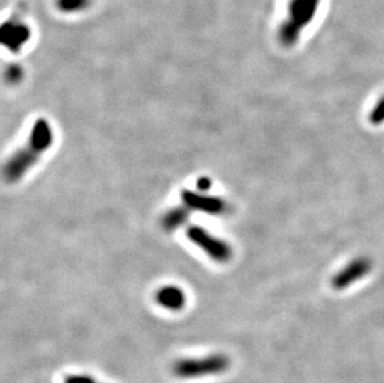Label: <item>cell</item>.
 <instances>
[{
	"label": "cell",
	"instance_id": "obj_1",
	"mask_svg": "<svg viewBox=\"0 0 384 383\" xmlns=\"http://www.w3.org/2000/svg\"><path fill=\"white\" fill-rule=\"evenodd\" d=\"M54 133L50 125L44 118L36 120L31 128L30 135L23 149H18L6 162L4 174L11 183L23 178L28 169L31 168L41 154L50 147Z\"/></svg>",
	"mask_w": 384,
	"mask_h": 383
},
{
	"label": "cell",
	"instance_id": "obj_2",
	"mask_svg": "<svg viewBox=\"0 0 384 383\" xmlns=\"http://www.w3.org/2000/svg\"><path fill=\"white\" fill-rule=\"evenodd\" d=\"M322 0H288L286 16L278 29V42L283 47H293L319 16Z\"/></svg>",
	"mask_w": 384,
	"mask_h": 383
},
{
	"label": "cell",
	"instance_id": "obj_3",
	"mask_svg": "<svg viewBox=\"0 0 384 383\" xmlns=\"http://www.w3.org/2000/svg\"><path fill=\"white\" fill-rule=\"evenodd\" d=\"M230 367V360L224 353H214L202 358H184L173 365V373L179 378H197L219 375Z\"/></svg>",
	"mask_w": 384,
	"mask_h": 383
},
{
	"label": "cell",
	"instance_id": "obj_4",
	"mask_svg": "<svg viewBox=\"0 0 384 383\" xmlns=\"http://www.w3.org/2000/svg\"><path fill=\"white\" fill-rule=\"evenodd\" d=\"M187 236L189 241L205 251L214 261L225 263L232 258V248L227 246L225 241L218 239L202 227L192 225L191 228H188Z\"/></svg>",
	"mask_w": 384,
	"mask_h": 383
},
{
	"label": "cell",
	"instance_id": "obj_5",
	"mask_svg": "<svg viewBox=\"0 0 384 383\" xmlns=\"http://www.w3.org/2000/svg\"><path fill=\"white\" fill-rule=\"evenodd\" d=\"M372 268H373V263L366 256L354 258L334 274L331 281L332 287L336 290H344L349 286L354 285L359 280H362L364 276L368 275Z\"/></svg>",
	"mask_w": 384,
	"mask_h": 383
},
{
	"label": "cell",
	"instance_id": "obj_6",
	"mask_svg": "<svg viewBox=\"0 0 384 383\" xmlns=\"http://www.w3.org/2000/svg\"><path fill=\"white\" fill-rule=\"evenodd\" d=\"M30 36L29 26L23 21L11 19L1 26V44L14 54L21 52Z\"/></svg>",
	"mask_w": 384,
	"mask_h": 383
},
{
	"label": "cell",
	"instance_id": "obj_7",
	"mask_svg": "<svg viewBox=\"0 0 384 383\" xmlns=\"http://www.w3.org/2000/svg\"><path fill=\"white\" fill-rule=\"evenodd\" d=\"M181 197L184 205L191 210H199L208 215H222L227 210L225 202L222 198L213 195H203L184 189Z\"/></svg>",
	"mask_w": 384,
	"mask_h": 383
},
{
	"label": "cell",
	"instance_id": "obj_8",
	"mask_svg": "<svg viewBox=\"0 0 384 383\" xmlns=\"http://www.w3.org/2000/svg\"><path fill=\"white\" fill-rule=\"evenodd\" d=\"M156 302L164 309L178 311L186 305V295L177 286H164L156 294Z\"/></svg>",
	"mask_w": 384,
	"mask_h": 383
},
{
	"label": "cell",
	"instance_id": "obj_9",
	"mask_svg": "<svg viewBox=\"0 0 384 383\" xmlns=\"http://www.w3.org/2000/svg\"><path fill=\"white\" fill-rule=\"evenodd\" d=\"M191 215L188 207H177L167 212L162 219V225L168 231L177 229L178 227L184 224Z\"/></svg>",
	"mask_w": 384,
	"mask_h": 383
},
{
	"label": "cell",
	"instance_id": "obj_10",
	"mask_svg": "<svg viewBox=\"0 0 384 383\" xmlns=\"http://www.w3.org/2000/svg\"><path fill=\"white\" fill-rule=\"evenodd\" d=\"M91 4V0H55L57 11L64 14H75L86 11Z\"/></svg>",
	"mask_w": 384,
	"mask_h": 383
},
{
	"label": "cell",
	"instance_id": "obj_11",
	"mask_svg": "<svg viewBox=\"0 0 384 383\" xmlns=\"http://www.w3.org/2000/svg\"><path fill=\"white\" fill-rule=\"evenodd\" d=\"M369 122L374 126H380L384 123V95L377 100L369 113Z\"/></svg>",
	"mask_w": 384,
	"mask_h": 383
},
{
	"label": "cell",
	"instance_id": "obj_12",
	"mask_svg": "<svg viewBox=\"0 0 384 383\" xmlns=\"http://www.w3.org/2000/svg\"><path fill=\"white\" fill-rule=\"evenodd\" d=\"M6 80L11 84H16L21 80L23 77V69L19 65H11L6 70Z\"/></svg>",
	"mask_w": 384,
	"mask_h": 383
},
{
	"label": "cell",
	"instance_id": "obj_13",
	"mask_svg": "<svg viewBox=\"0 0 384 383\" xmlns=\"http://www.w3.org/2000/svg\"><path fill=\"white\" fill-rule=\"evenodd\" d=\"M64 383H98L95 378L87 375H71L65 378Z\"/></svg>",
	"mask_w": 384,
	"mask_h": 383
},
{
	"label": "cell",
	"instance_id": "obj_14",
	"mask_svg": "<svg viewBox=\"0 0 384 383\" xmlns=\"http://www.w3.org/2000/svg\"><path fill=\"white\" fill-rule=\"evenodd\" d=\"M210 187H212V181L210 179L201 178L198 181V188L201 189L202 192H205Z\"/></svg>",
	"mask_w": 384,
	"mask_h": 383
}]
</instances>
